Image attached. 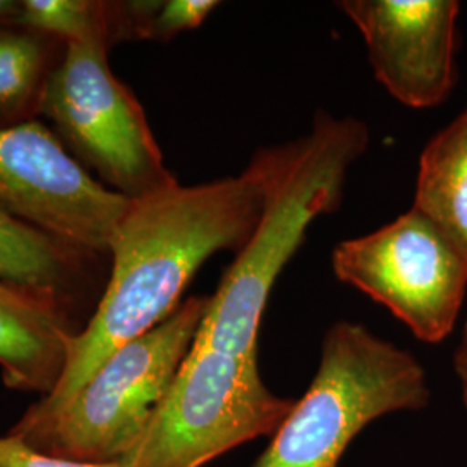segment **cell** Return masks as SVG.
Here are the masks:
<instances>
[{"label": "cell", "instance_id": "16", "mask_svg": "<svg viewBox=\"0 0 467 467\" xmlns=\"http://www.w3.org/2000/svg\"><path fill=\"white\" fill-rule=\"evenodd\" d=\"M0 467H121L119 462H82L36 451L21 438L0 436Z\"/></svg>", "mask_w": 467, "mask_h": 467}, {"label": "cell", "instance_id": "18", "mask_svg": "<svg viewBox=\"0 0 467 467\" xmlns=\"http://www.w3.org/2000/svg\"><path fill=\"white\" fill-rule=\"evenodd\" d=\"M19 11V2H11V0H0V23L11 21L15 23Z\"/></svg>", "mask_w": 467, "mask_h": 467}, {"label": "cell", "instance_id": "9", "mask_svg": "<svg viewBox=\"0 0 467 467\" xmlns=\"http://www.w3.org/2000/svg\"><path fill=\"white\" fill-rule=\"evenodd\" d=\"M386 92L412 109L449 99L457 82L461 4L455 0H341Z\"/></svg>", "mask_w": 467, "mask_h": 467}, {"label": "cell", "instance_id": "15", "mask_svg": "<svg viewBox=\"0 0 467 467\" xmlns=\"http://www.w3.org/2000/svg\"><path fill=\"white\" fill-rule=\"evenodd\" d=\"M215 0H167L129 4L132 34L144 38L168 40L175 35L198 28L217 9Z\"/></svg>", "mask_w": 467, "mask_h": 467}, {"label": "cell", "instance_id": "6", "mask_svg": "<svg viewBox=\"0 0 467 467\" xmlns=\"http://www.w3.org/2000/svg\"><path fill=\"white\" fill-rule=\"evenodd\" d=\"M108 28L69 42L44 87V108L111 191L139 200L175 184L142 106L108 65Z\"/></svg>", "mask_w": 467, "mask_h": 467}, {"label": "cell", "instance_id": "12", "mask_svg": "<svg viewBox=\"0 0 467 467\" xmlns=\"http://www.w3.org/2000/svg\"><path fill=\"white\" fill-rule=\"evenodd\" d=\"M71 250L0 208V281L56 295L69 275Z\"/></svg>", "mask_w": 467, "mask_h": 467}, {"label": "cell", "instance_id": "14", "mask_svg": "<svg viewBox=\"0 0 467 467\" xmlns=\"http://www.w3.org/2000/svg\"><path fill=\"white\" fill-rule=\"evenodd\" d=\"M44 67V52L34 36L0 35V109H11L32 98Z\"/></svg>", "mask_w": 467, "mask_h": 467}, {"label": "cell", "instance_id": "4", "mask_svg": "<svg viewBox=\"0 0 467 467\" xmlns=\"http://www.w3.org/2000/svg\"><path fill=\"white\" fill-rule=\"evenodd\" d=\"M208 300L187 298L150 333L118 348L49 424L21 440L71 461L119 462L148 430L184 364Z\"/></svg>", "mask_w": 467, "mask_h": 467}, {"label": "cell", "instance_id": "10", "mask_svg": "<svg viewBox=\"0 0 467 467\" xmlns=\"http://www.w3.org/2000/svg\"><path fill=\"white\" fill-rule=\"evenodd\" d=\"M75 336L56 295L0 281V368L9 388L49 395Z\"/></svg>", "mask_w": 467, "mask_h": 467}, {"label": "cell", "instance_id": "3", "mask_svg": "<svg viewBox=\"0 0 467 467\" xmlns=\"http://www.w3.org/2000/svg\"><path fill=\"white\" fill-rule=\"evenodd\" d=\"M426 370L410 351L339 320L322 337L317 372L251 467H337L376 419L428 407Z\"/></svg>", "mask_w": 467, "mask_h": 467}, {"label": "cell", "instance_id": "2", "mask_svg": "<svg viewBox=\"0 0 467 467\" xmlns=\"http://www.w3.org/2000/svg\"><path fill=\"white\" fill-rule=\"evenodd\" d=\"M368 144L362 119L318 111L308 134L256 150L265 168V204L250 241L210 296L194 347L258 357V333L274 285L310 225L339 208L348 173Z\"/></svg>", "mask_w": 467, "mask_h": 467}, {"label": "cell", "instance_id": "7", "mask_svg": "<svg viewBox=\"0 0 467 467\" xmlns=\"http://www.w3.org/2000/svg\"><path fill=\"white\" fill-rule=\"evenodd\" d=\"M331 265L337 281L383 305L420 341L441 343L455 329L466 298V258L418 210L341 241Z\"/></svg>", "mask_w": 467, "mask_h": 467}, {"label": "cell", "instance_id": "13", "mask_svg": "<svg viewBox=\"0 0 467 467\" xmlns=\"http://www.w3.org/2000/svg\"><path fill=\"white\" fill-rule=\"evenodd\" d=\"M15 23L36 32L63 36L69 44L108 28V16L106 7L94 2L26 0L19 2Z\"/></svg>", "mask_w": 467, "mask_h": 467}, {"label": "cell", "instance_id": "8", "mask_svg": "<svg viewBox=\"0 0 467 467\" xmlns=\"http://www.w3.org/2000/svg\"><path fill=\"white\" fill-rule=\"evenodd\" d=\"M132 200L94 181L36 123L0 129V208L73 250L109 251Z\"/></svg>", "mask_w": 467, "mask_h": 467}, {"label": "cell", "instance_id": "1", "mask_svg": "<svg viewBox=\"0 0 467 467\" xmlns=\"http://www.w3.org/2000/svg\"><path fill=\"white\" fill-rule=\"evenodd\" d=\"M267 196L265 168L254 152L239 175L181 185L132 200L109 251L113 272L96 314L71 339L63 376L11 433L26 438L49 424L123 345L150 333L179 306L185 287L218 251L244 248Z\"/></svg>", "mask_w": 467, "mask_h": 467}, {"label": "cell", "instance_id": "11", "mask_svg": "<svg viewBox=\"0 0 467 467\" xmlns=\"http://www.w3.org/2000/svg\"><path fill=\"white\" fill-rule=\"evenodd\" d=\"M412 208L431 220L467 262V108L420 152Z\"/></svg>", "mask_w": 467, "mask_h": 467}, {"label": "cell", "instance_id": "5", "mask_svg": "<svg viewBox=\"0 0 467 467\" xmlns=\"http://www.w3.org/2000/svg\"><path fill=\"white\" fill-rule=\"evenodd\" d=\"M295 400L272 393L258 357L194 347L148 430L121 467H202L235 447L272 436Z\"/></svg>", "mask_w": 467, "mask_h": 467}, {"label": "cell", "instance_id": "17", "mask_svg": "<svg viewBox=\"0 0 467 467\" xmlns=\"http://www.w3.org/2000/svg\"><path fill=\"white\" fill-rule=\"evenodd\" d=\"M453 370L461 388V399L467 410V320L464 322L459 345L453 351Z\"/></svg>", "mask_w": 467, "mask_h": 467}]
</instances>
